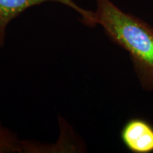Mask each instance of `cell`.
Segmentation results:
<instances>
[{
    "instance_id": "6da1fadb",
    "label": "cell",
    "mask_w": 153,
    "mask_h": 153,
    "mask_svg": "<svg viewBox=\"0 0 153 153\" xmlns=\"http://www.w3.org/2000/svg\"><path fill=\"white\" fill-rule=\"evenodd\" d=\"M96 2L93 26H102L111 40L128 53L142 87L153 91V28L123 12L111 0Z\"/></svg>"
},
{
    "instance_id": "7a4b0ae2",
    "label": "cell",
    "mask_w": 153,
    "mask_h": 153,
    "mask_svg": "<svg viewBox=\"0 0 153 153\" xmlns=\"http://www.w3.org/2000/svg\"><path fill=\"white\" fill-rule=\"evenodd\" d=\"M46 1H55L68 6L81 15L84 24L93 26V11L82 9L72 0H0V47L4 44L6 30L11 21L30 7Z\"/></svg>"
},
{
    "instance_id": "3957f363",
    "label": "cell",
    "mask_w": 153,
    "mask_h": 153,
    "mask_svg": "<svg viewBox=\"0 0 153 153\" xmlns=\"http://www.w3.org/2000/svg\"><path fill=\"white\" fill-rule=\"evenodd\" d=\"M121 139L126 148L134 153L153 152V126L141 118L130 120L123 126Z\"/></svg>"
},
{
    "instance_id": "277c9868",
    "label": "cell",
    "mask_w": 153,
    "mask_h": 153,
    "mask_svg": "<svg viewBox=\"0 0 153 153\" xmlns=\"http://www.w3.org/2000/svg\"><path fill=\"white\" fill-rule=\"evenodd\" d=\"M20 150V142L8 129L0 123V153Z\"/></svg>"
}]
</instances>
